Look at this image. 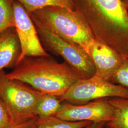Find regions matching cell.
<instances>
[{"mask_svg": "<svg viewBox=\"0 0 128 128\" xmlns=\"http://www.w3.org/2000/svg\"><path fill=\"white\" fill-rule=\"evenodd\" d=\"M94 38L128 60V9L120 0H73Z\"/></svg>", "mask_w": 128, "mask_h": 128, "instance_id": "6da1fadb", "label": "cell"}, {"mask_svg": "<svg viewBox=\"0 0 128 128\" xmlns=\"http://www.w3.org/2000/svg\"><path fill=\"white\" fill-rule=\"evenodd\" d=\"M6 76L24 82L44 94L60 97L74 83L88 78L64 61L60 63L50 56H26Z\"/></svg>", "mask_w": 128, "mask_h": 128, "instance_id": "7a4b0ae2", "label": "cell"}, {"mask_svg": "<svg viewBox=\"0 0 128 128\" xmlns=\"http://www.w3.org/2000/svg\"><path fill=\"white\" fill-rule=\"evenodd\" d=\"M47 30L66 41L78 44L87 52L95 40L87 22L76 10L48 6L29 14Z\"/></svg>", "mask_w": 128, "mask_h": 128, "instance_id": "3957f363", "label": "cell"}, {"mask_svg": "<svg viewBox=\"0 0 128 128\" xmlns=\"http://www.w3.org/2000/svg\"><path fill=\"white\" fill-rule=\"evenodd\" d=\"M0 72V98L6 105L15 124L37 117L36 110L43 96L40 92Z\"/></svg>", "mask_w": 128, "mask_h": 128, "instance_id": "277c9868", "label": "cell"}, {"mask_svg": "<svg viewBox=\"0 0 128 128\" xmlns=\"http://www.w3.org/2000/svg\"><path fill=\"white\" fill-rule=\"evenodd\" d=\"M32 20L41 44L46 51L61 56L64 61L88 78L95 75L94 65L87 52L82 46L55 35L36 20Z\"/></svg>", "mask_w": 128, "mask_h": 128, "instance_id": "5b68a950", "label": "cell"}, {"mask_svg": "<svg viewBox=\"0 0 128 128\" xmlns=\"http://www.w3.org/2000/svg\"><path fill=\"white\" fill-rule=\"evenodd\" d=\"M128 98V89L96 75L74 83L62 96V102L79 105L101 99Z\"/></svg>", "mask_w": 128, "mask_h": 128, "instance_id": "8992f818", "label": "cell"}, {"mask_svg": "<svg viewBox=\"0 0 128 128\" xmlns=\"http://www.w3.org/2000/svg\"><path fill=\"white\" fill-rule=\"evenodd\" d=\"M15 28L21 48L18 62L26 56H45L50 54L41 44L35 25L30 14L18 1L13 3Z\"/></svg>", "mask_w": 128, "mask_h": 128, "instance_id": "52a82bcc", "label": "cell"}, {"mask_svg": "<svg viewBox=\"0 0 128 128\" xmlns=\"http://www.w3.org/2000/svg\"><path fill=\"white\" fill-rule=\"evenodd\" d=\"M114 110L108 99H101L76 105L62 102L60 112L55 115L70 122H109L114 117Z\"/></svg>", "mask_w": 128, "mask_h": 128, "instance_id": "ba28073f", "label": "cell"}, {"mask_svg": "<svg viewBox=\"0 0 128 128\" xmlns=\"http://www.w3.org/2000/svg\"><path fill=\"white\" fill-rule=\"evenodd\" d=\"M97 76L112 82L124 60L116 51L95 38L88 52Z\"/></svg>", "mask_w": 128, "mask_h": 128, "instance_id": "9c48e42d", "label": "cell"}, {"mask_svg": "<svg viewBox=\"0 0 128 128\" xmlns=\"http://www.w3.org/2000/svg\"><path fill=\"white\" fill-rule=\"evenodd\" d=\"M20 53V45L15 28L0 32V72L4 68H14Z\"/></svg>", "mask_w": 128, "mask_h": 128, "instance_id": "30bf717a", "label": "cell"}, {"mask_svg": "<svg viewBox=\"0 0 128 128\" xmlns=\"http://www.w3.org/2000/svg\"><path fill=\"white\" fill-rule=\"evenodd\" d=\"M108 99L114 108V115L110 121L106 122L107 128H128V98Z\"/></svg>", "mask_w": 128, "mask_h": 128, "instance_id": "8fae6325", "label": "cell"}, {"mask_svg": "<svg viewBox=\"0 0 128 128\" xmlns=\"http://www.w3.org/2000/svg\"><path fill=\"white\" fill-rule=\"evenodd\" d=\"M62 105V102L58 97L44 94L37 106V117L42 118L55 116L60 112Z\"/></svg>", "mask_w": 128, "mask_h": 128, "instance_id": "7c38bea8", "label": "cell"}, {"mask_svg": "<svg viewBox=\"0 0 128 128\" xmlns=\"http://www.w3.org/2000/svg\"><path fill=\"white\" fill-rule=\"evenodd\" d=\"M28 14L48 6H60L75 10L73 0H16Z\"/></svg>", "mask_w": 128, "mask_h": 128, "instance_id": "4fadbf2b", "label": "cell"}, {"mask_svg": "<svg viewBox=\"0 0 128 128\" xmlns=\"http://www.w3.org/2000/svg\"><path fill=\"white\" fill-rule=\"evenodd\" d=\"M91 122H70L53 116L38 118L37 128H85Z\"/></svg>", "mask_w": 128, "mask_h": 128, "instance_id": "5bb4252c", "label": "cell"}, {"mask_svg": "<svg viewBox=\"0 0 128 128\" xmlns=\"http://www.w3.org/2000/svg\"><path fill=\"white\" fill-rule=\"evenodd\" d=\"M14 0H0V32L15 27Z\"/></svg>", "mask_w": 128, "mask_h": 128, "instance_id": "9a60e30c", "label": "cell"}, {"mask_svg": "<svg viewBox=\"0 0 128 128\" xmlns=\"http://www.w3.org/2000/svg\"><path fill=\"white\" fill-rule=\"evenodd\" d=\"M112 82L128 89V60H124V63L115 74Z\"/></svg>", "mask_w": 128, "mask_h": 128, "instance_id": "2e32d148", "label": "cell"}, {"mask_svg": "<svg viewBox=\"0 0 128 128\" xmlns=\"http://www.w3.org/2000/svg\"><path fill=\"white\" fill-rule=\"evenodd\" d=\"M14 124L9 110L0 98V128H10Z\"/></svg>", "mask_w": 128, "mask_h": 128, "instance_id": "e0dca14e", "label": "cell"}, {"mask_svg": "<svg viewBox=\"0 0 128 128\" xmlns=\"http://www.w3.org/2000/svg\"><path fill=\"white\" fill-rule=\"evenodd\" d=\"M38 122V118L35 117L16 124L10 128H37Z\"/></svg>", "mask_w": 128, "mask_h": 128, "instance_id": "ac0fdd59", "label": "cell"}, {"mask_svg": "<svg viewBox=\"0 0 128 128\" xmlns=\"http://www.w3.org/2000/svg\"><path fill=\"white\" fill-rule=\"evenodd\" d=\"M128 9V0H120Z\"/></svg>", "mask_w": 128, "mask_h": 128, "instance_id": "d6986e66", "label": "cell"}]
</instances>
